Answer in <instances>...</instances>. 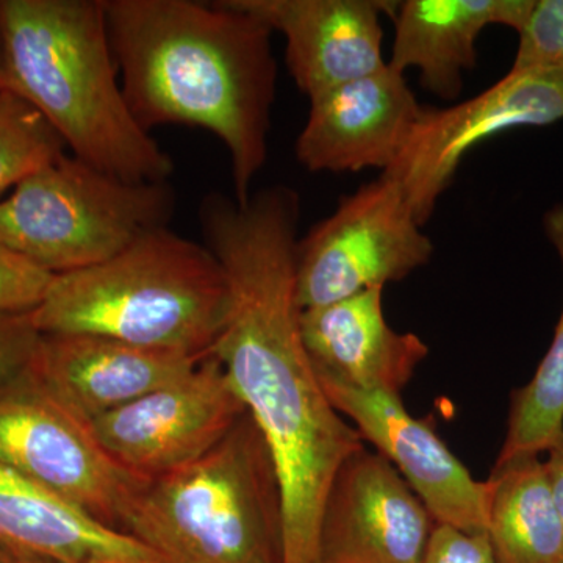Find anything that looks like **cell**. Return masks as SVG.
I'll return each mask as SVG.
<instances>
[{"label":"cell","instance_id":"cell-1","mask_svg":"<svg viewBox=\"0 0 563 563\" xmlns=\"http://www.w3.org/2000/svg\"><path fill=\"white\" fill-rule=\"evenodd\" d=\"M301 199L266 188L240 206L210 192L203 244L228 277L229 313L211 354L272 451L284 504L282 563H318L322 506L342 463L363 446L329 401L302 342L296 291Z\"/></svg>","mask_w":563,"mask_h":563},{"label":"cell","instance_id":"cell-2","mask_svg":"<svg viewBox=\"0 0 563 563\" xmlns=\"http://www.w3.org/2000/svg\"><path fill=\"white\" fill-rule=\"evenodd\" d=\"M122 91L144 131L191 125L231 157L246 203L268 158L277 63L273 29L236 0H103Z\"/></svg>","mask_w":563,"mask_h":563},{"label":"cell","instance_id":"cell-3","mask_svg":"<svg viewBox=\"0 0 563 563\" xmlns=\"http://www.w3.org/2000/svg\"><path fill=\"white\" fill-rule=\"evenodd\" d=\"M5 90L35 107L73 155L135 184L169 181L172 157L122 91L103 0H0Z\"/></svg>","mask_w":563,"mask_h":563},{"label":"cell","instance_id":"cell-4","mask_svg":"<svg viewBox=\"0 0 563 563\" xmlns=\"http://www.w3.org/2000/svg\"><path fill=\"white\" fill-rule=\"evenodd\" d=\"M229 302L228 277L213 252L162 228L109 261L54 276L32 320L41 335L87 333L206 357Z\"/></svg>","mask_w":563,"mask_h":563},{"label":"cell","instance_id":"cell-5","mask_svg":"<svg viewBox=\"0 0 563 563\" xmlns=\"http://www.w3.org/2000/svg\"><path fill=\"white\" fill-rule=\"evenodd\" d=\"M124 532L166 563H282L279 474L251 415L198 461L147 481Z\"/></svg>","mask_w":563,"mask_h":563},{"label":"cell","instance_id":"cell-6","mask_svg":"<svg viewBox=\"0 0 563 563\" xmlns=\"http://www.w3.org/2000/svg\"><path fill=\"white\" fill-rule=\"evenodd\" d=\"M174 209L169 181L122 180L63 154L0 201V244L58 276L99 265L168 228Z\"/></svg>","mask_w":563,"mask_h":563},{"label":"cell","instance_id":"cell-7","mask_svg":"<svg viewBox=\"0 0 563 563\" xmlns=\"http://www.w3.org/2000/svg\"><path fill=\"white\" fill-rule=\"evenodd\" d=\"M0 465L120 532L147 483L114 462L90 424L41 387L29 369L0 385Z\"/></svg>","mask_w":563,"mask_h":563},{"label":"cell","instance_id":"cell-8","mask_svg":"<svg viewBox=\"0 0 563 563\" xmlns=\"http://www.w3.org/2000/svg\"><path fill=\"white\" fill-rule=\"evenodd\" d=\"M421 229L401 187L385 174L343 196L298 242L299 307L317 309L406 279L432 257Z\"/></svg>","mask_w":563,"mask_h":563},{"label":"cell","instance_id":"cell-9","mask_svg":"<svg viewBox=\"0 0 563 563\" xmlns=\"http://www.w3.org/2000/svg\"><path fill=\"white\" fill-rule=\"evenodd\" d=\"M563 121V81L510 69L490 88L446 109L422 106L410 140L387 172L424 225L477 144L518 128Z\"/></svg>","mask_w":563,"mask_h":563},{"label":"cell","instance_id":"cell-10","mask_svg":"<svg viewBox=\"0 0 563 563\" xmlns=\"http://www.w3.org/2000/svg\"><path fill=\"white\" fill-rule=\"evenodd\" d=\"M246 413L222 363L207 355L190 373L90 422L114 462L154 479L198 461Z\"/></svg>","mask_w":563,"mask_h":563},{"label":"cell","instance_id":"cell-11","mask_svg":"<svg viewBox=\"0 0 563 563\" xmlns=\"http://www.w3.org/2000/svg\"><path fill=\"white\" fill-rule=\"evenodd\" d=\"M435 526L395 466L362 446L325 496L318 563H422Z\"/></svg>","mask_w":563,"mask_h":563},{"label":"cell","instance_id":"cell-12","mask_svg":"<svg viewBox=\"0 0 563 563\" xmlns=\"http://www.w3.org/2000/svg\"><path fill=\"white\" fill-rule=\"evenodd\" d=\"M320 384L336 412L395 466L437 525L487 532V483L474 479L429 422L407 412L401 396Z\"/></svg>","mask_w":563,"mask_h":563},{"label":"cell","instance_id":"cell-13","mask_svg":"<svg viewBox=\"0 0 563 563\" xmlns=\"http://www.w3.org/2000/svg\"><path fill=\"white\" fill-rule=\"evenodd\" d=\"M422 106L390 65L310 99L296 158L312 173L387 172L412 135Z\"/></svg>","mask_w":563,"mask_h":563},{"label":"cell","instance_id":"cell-14","mask_svg":"<svg viewBox=\"0 0 563 563\" xmlns=\"http://www.w3.org/2000/svg\"><path fill=\"white\" fill-rule=\"evenodd\" d=\"M285 38V62L296 87L313 99L384 69L387 0H236Z\"/></svg>","mask_w":563,"mask_h":563},{"label":"cell","instance_id":"cell-15","mask_svg":"<svg viewBox=\"0 0 563 563\" xmlns=\"http://www.w3.org/2000/svg\"><path fill=\"white\" fill-rule=\"evenodd\" d=\"M207 357V355H206ZM206 357L87 335H41L29 373L80 420H98L190 373Z\"/></svg>","mask_w":563,"mask_h":563},{"label":"cell","instance_id":"cell-16","mask_svg":"<svg viewBox=\"0 0 563 563\" xmlns=\"http://www.w3.org/2000/svg\"><path fill=\"white\" fill-rule=\"evenodd\" d=\"M383 292L384 288H369L302 310V342L320 383L401 396L412 380L428 357V344L412 332L388 325Z\"/></svg>","mask_w":563,"mask_h":563},{"label":"cell","instance_id":"cell-17","mask_svg":"<svg viewBox=\"0 0 563 563\" xmlns=\"http://www.w3.org/2000/svg\"><path fill=\"white\" fill-rule=\"evenodd\" d=\"M533 0H406L393 22L395 41L388 65L398 73L417 69L424 90L451 101L463 74L477 63V40L490 25L520 32Z\"/></svg>","mask_w":563,"mask_h":563},{"label":"cell","instance_id":"cell-18","mask_svg":"<svg viewBox=\"0 0 563 563\" xmlns=\"http://www.w3.org/2000/svg\"><path fill=\"white\" fill-rule=\"evenodd\" d=\"M0 548L55 563H166L128 533L0 465Z\"/></svg>","mask_w":563,"mask_h":563},{"label":"cell","instance_id":"cell-19","mask_svg":"<svg viewBox=\"0 0 563 563\" xmlns=\"http://www.w3.org/2000/svg\"><path fill=\"white\" fill-rule=\"evenodd\" d=\"M487 536L498 563H563V518L540 455L496 462Z\"/></svg>","mask_w":563,"mask_h":563},{"label":"cell","instance_id":"cell-20","mask_svg":"<svg viewBox=\"0 0 563 563\" xmlns=\"http://www.w3.org/2000/svg\"><path fill=\"white\" fill-rule=\"evenodd\" d=\"M543 225L563 268V203L547 211ZM507 421L506 439L496 462L542 455L563 435V307L553 342L536 374L512 393Z\"/></svg>","mask_w":563,"mask_h":563},{"label":"cell","instance_id":"cell-21","mask_svg":"<svg viewBox=\"0 0 563 563\" xmlns=\"http://www.w3.org/2000/svg\"><path fill=\"white\" fill-rule=\"evenodd\" d=\"M66 154L58 133L35 107L0 88V201L7 191Z\"/></svg>","mask_w":563,"mask_h":563},{"label":"cell","instance_id":"cell-22","mask_svg":"<svg viewBox=\"0 0 563 563\" xmlns=\"http://www.w3.org/2000/svg\"><path fill=\"white\" fill-rule=\"evenodd\" d=\"M518 36L520 43L510 69L563 81V0H533Z\"/></svg>","mask_w":563,"mask_h":563},{"label":"cell","instance_id":"cell-23","mask_svg":"<svg viewBox=\"0 0 563 563\" xmlns=\"http://www.w3.org/2000/svg\"><path fill=\"white\" fill-rule=\"evenodd\" d=\"M52 279L54 274L0 244V314L38 309Z\"/></svg>","mask_w":563,"mask_h":563},{"label":"cell","instance_id":"cell-24","mask_svg":"<svg viewBox=\"0 0 563 563\" xmlns=\"http://www.w3.org/2000/svg\"><path fill=\"white\" fill-rule=\"evenodd\" d=\"M40 340L32 313L0 314V385L31 368Z\"/></svg>","mask_w":563,"mask_h":563},{"label":"cell","instance_id":"cell-25","mask_svg":"<svg viewBox=\"0 0 563 563\" xmlns=\"http://www.w3.org/2000/svg\"><path fill=\"white\" fill-rule=\"evenodd\" d=\"M422 563H498L487 532H463L437 525Z\"/></svg>","mask_w":563,"mask_h":563},{"label":"cell","instance_id":"cell-26","mask_svg":"<svg viewBox=\"0 0 563 563\" xmlns=\"http://www.w3.org/2000/svg\"><path fill=\"white\" fill-rule=\"evenodd\" d=\"M544 454L548 455L547 461H543L544 468H547L559 512L563 518V435Z\"/></svg>","mask_w":563,"mask_h":563},{"label":"cell","instance_id":"cell-27","mask_svg":"<svg viewBox=\"0 0 563 563\" xmlns=\"http://www.w3.org/2000/svg\"><path fill=\"white\" fill-rule=\"evenodd\" d=\"M13 555V554H11ZM14 562L16 563H55L46 561V559L32 558V555H13Z\"/></svg>","mask_w":563,"mask_h":563},{"label":"cell","instance_id":"cell-28","mask_svg":"<svg viewBox=\"0 0 563 563\" xmlns=\"http://www.w3.org/2000/svg\"><path fill=\"white\" fill-rule=\"evenodd\" d=\"M0 88H5V66H3L2 33H0Z\"/></svg>","mask_w":563,"mask_h":563},{"label":"cell","instance_id":"cell-29","mask_svg":"<svg viewBox=\"0 0 563 563\" xmlns=\"http://www.w3.org/2000/svg\"><path fill=\"white\" fill-rule=\"evenodd\" d=\"M0 563H16V562H14L13 555H11L10 553H7L5 550H2V548H0Z\"/></svg>","mask_w":563,"mask_h":563}]
</instances>
